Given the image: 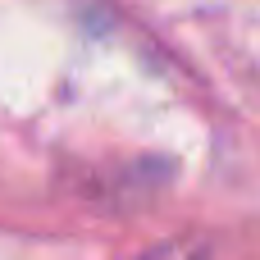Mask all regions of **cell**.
Wrapping results in <instances>:
<instances>
[{"instance_id": "1", "label": "cell", "mask_w": 260, "mask_h": 260, "mask_svg": "<svg viewBox=\"0 0 260 260\" xmlns=\"http://www.w3.org/2000/svg\"><path fill=\"white\" fill-rule=\"evenodd\" d=\"M142 260H215V256H210V247L197 242V238H174V242H160L155 251H146Z\"/></svg>"}]
</instances>
